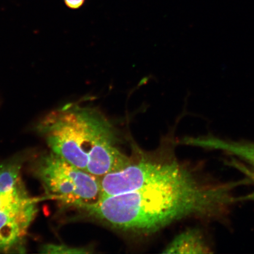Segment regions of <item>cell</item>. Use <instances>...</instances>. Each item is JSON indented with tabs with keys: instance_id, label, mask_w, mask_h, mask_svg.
Returning <instances> with one entry per match:
<instances>
[{
	"instance_id": "obj_6",
	"label": "cell",
	"mask_w": 254,
	"mask_h": 254,
	"mask_svg": "<svg viewBox=\"0 0 254 254\" xmlns=\"http://www.w3.org/2000/svg\"><path fill=\"white\" fill-rule=\"evenodd\" d=\"M37 212V204L20 211L0 210V252L20 247Z\"/></svg>"
},
{
	"instance_id": "obj_7",
	"label": "cell",
	"mask_w": 254,
	"mask_h": 254,
	"mask_svg": "<svg viewBox=\"0 0 254 254\" xmlns=\"http://www.w3.org/2000/svg\"><path fill=\"white\" fill-rule=\"evenodd\" d=\"M180 144L208 150L221 151L245 161L254 172V144L252 142L226 140L214 136L185 137Z\"/></svg>"
},
{
	"instance_id": "obj_5",
	"label": "cell",
	"mask_w": 254,
	"mask_h": 254,
	"mask_svg": "<svg viewBox=\"0 0 254 254\" xmlns=\"http://www.w3.org/2000/svg\"><path fill=\"white\" fill-rule=\"evenodd\" d=\"M24 160L15 157L0 163V210L20 211L37 204L22 180Z\"/></svg>"
},
{
	"instance_id": "obj_2",
	"label": "cell",
	"mask_w": 254,
	"mask_h": 254,
	"mask_svg": "<svg viewBox=\"0 0 254 254\" xmlns=\"http://www.w3.org/2000/svg\"><path fill=\"white\" fill-rule=\"evenodd\" d=\"M37 128L50 151L98 178L131 163L121 150L115 127L95 108L66 105L48 114Z\"/></svg>"
},
{
	"instance_id": "obj_1",
	"label": "cell",
	"mask_w": 254,
	"mask_h": 254,
	"mask_svg": "<svg viewBox=\"0 0 254 254\" xmlns=\"http://www.w3.org/2000/svg\"><path fill=\"white\" fill-rule=\"evenodd\" d=\"M243 183H206L183 165L167 179L105 196L85 212L117 230L151 234L187 217H221L237 203L254 201V193L242 196L234 193Z\"/></svg>"
},
{
	"instance_id": "obj_9",
	"label": "cell",
	"mask_w": 254,
	"mask_h": 254,
	"mask_svg": "<svg viewBox=\"0 0 254 254\" xmlns=\"http://www.w3.org/2000/svg\"><path fill=\"white\" fill-rule=\"evenodd\" d=\"M41 252L43 254H88L90 251L86 248L71 247L66 245L46 244L41 248Z\"/></svg>"
},
{
	"instance_id": "obj_10",
	"label": "cell",
	"mask_w": 254,
	"mask_h": 254,
	"mask_svg": "<svg viewBox=\"0 0 254 254\" xmlns=\"http://www.w3.org/2000/svg\"><path fill=\"white\" fill-rule=\"evenodd\" d=\"M67 7L72 9H78L83 5L85 0H64Z\"/></svg>"
},
{
	"instance_id": "obj_3",
	"label": "cell",
	"mask_w": 254,
	"mask_h": 254,
	"mask_svg": "<svg viewBox=\"0 0 254 254\" xmlns=\"http://www.w3.org/2000/svg\"><path fill=\"white\" fill-rule=\"evenodd\" d=\"M31 169L46 194L64 208L85 211L103 197L100 178L79 169L54 152L40 155Z\"/></svg>"
},
{
	"instance_id": "obj_8",
	"label": "cell",
	"mask_w": 254,
	"mask_h": 254,
	"mask_svg": "<svg viewBox=\"0 0 254 254\" xmlns=\"http://www.w3.org/2000/svg\"><path fill=\"white\" fill-rule=\"evenodd\" d=\"M209 247L201 231L189 229L178 235L165 248L164 254H202L211 253Z\"/></svg>"
},
{
	"instance_id": "obj_4",
	"label": "cell",
	"mask_w": 254,
	"mask_h": 254,
	"mask_svg": "<svg viewBox=\"0 0 254 254\" xmlns=\"http://www.w3.org/2000/svg\"><path fill=\"white\" fill-rule=\"evenodd\" d=\"M183 166L176 160H151L142 158L137 161H131L122 169L100 178L103 197L133 191L167 179Z\"/></svg>"
}]
</instances>
